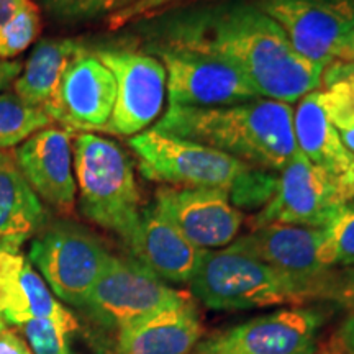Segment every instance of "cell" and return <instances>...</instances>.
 <instances>
[{
  "mask_svg": "<svg viewBox=\"0 0 354 354\" xmlns=\"http://www.w3.org/2000/svg\"><path fill=\"white\" fill-rule=\"evenodd\" d=\"M156 50H184L223 61L261 99L294 104L320 87L323 66L299 55L284 32L251 0L197 3L149 21Z\"/></svg>",
  "mask_w": 354,
  "mask_h": 354,
  "instance_id": "1",
  "label": "cell"
},
{
  "mask_svg": "<svg viewBox=\"0 0 354 354\" xmlns=\"http://www.w3.org/2000/svg\"><path fill=\"white\" fill-rule=\"evenodd\" d=\"M153 130L196 141L254 169L281 172L299 154L289 104L254 99L227 107L169 105Z\"/></svg>",
  "mask_w": 354,
  "mask_h": 354,
  "instance_id": "2",
  "label": "cell"
},
{
  "mask_svg": "<svg viewBox=\"0 0 354 354\" xmlns=\"http://www.w3.org/2000/svg\"><path fill=\"white\" fill-rule=\"evenodd\" d=\"M73 167L81 214L127 246L143 209L131 158L117 141L77 133L73 136Z\"/></svg>",
  "mask_w": 354,
  "mask_h": 354,
  "instance_id": "3",
  "label": "cell"
},
{
  "mask_svg": "<svg viewBox=\"0 0 354 354\" xmlns=\"http://www.w3.org/2000/svg\"><path fill=\"white\" fill-rule=\"evenodd\" d=\"M189 286L210 310H256L313 300L312 292L295 279L228 246L207 251Z\"/></svg>",
  "mask_w": 354,
  "mask_h": 354,
  "instance_id": "4",
  "label": "cell"
},
{
  "mask_svg": "<svg viewBox=\"0 0 354 354\" xmlns=\"http://www.w3.org/2000/svg\"><path fill=\"white\" fill-rule=\"evenodd\" d=\"M128 143L143 176L169 187L220 189L230 196L254 169L210 146L162 135L153 128L131 136Z\"/></svg>",
  "mask_w": 354,
  "mask_h": 354,
  "instance_id": "5",
  "label": "cell"
},
{
  "mask_svg": "<svg viewBox=\"0 0 354 354\" xmlns=\"http://www.w3.org/2000/svg\"><path fill=\"white\" fill-rule=\"evenodd\" d=\"M112 253L99 236L69 220L48 223L30 245L28 259L57 299L82 308Z\"/></svg>",
  "mask_w": 354,
  "mask_h": 354,
  "instance_id": "6",
  "label": "cell"
},
{
  "mask_svg": "<svg viewBox=\"0 0 354 354\" xmlns=\"http://www.w3.org/2000/svg\"><path fill=\"white\" fill-rule=\"evenodd\" d=\"M189 299L136 259L110 258L84 310L105 328L120 331L131 323Z\"/></svg>",
  "mask_w": 354,
  "mask_h": 354,
  "instance_id": "7",
  "label": "cell"
},
{
  "mask_svg": "<svg viewBox=\"0 0 354 354\" xmlns=\"http://www.w3.org/2000/svg\"><path fill=\"white\" fill-rule=\"evenodd\" d=\"M322 230L271 223L238 236L228 248L253 256L312 292L313 299L333 300L338 272L322 264Z\"/></svg>",
  "mask_w": 354,
  "mask_h": 354,
  "instance_id": "8",
  "label": "cell"
},
{
  "mask_svg": "<svg viewBox=\"0 0 354 354\" xmlns=\"http://www.w3.org/2000/svg\"><path fill=\"white\" fill-rule=\"evenodd\" d=\"M117 84L112 117L105 133L135 136L158 120L165 105L167 74L156 56L133 50H97Z\"/></svg>",
  "mask_w": 354,
  "mask_h": 354,
  "instance_id": "9",
  "label": "cell"
},
{
  "mask_svg": "<svg viewBox=\"0 0 354 354\" xmlns=\"http://www.w3.org/2000/svg\"><path fill=\"white\" fill-rule=\"evenodd\" d=\"M328 312L322 307L279 308L205 339L221 354H317Z\"/></svg>",
  "mask_w": 354,
  "mask_h": 354,
  "instance_id": "10",
  "label": "cell"
},
{
  "mask_svg": "<svg viewBox=\"0 0 354 354\" xmlns=\"http://www.w3.org/2000/svg\"><path fill=\"white\" fill-rule=\"evenodd\" d=\"M117 84L94 51L82 48L71 59L44 112L69 133L105 131L112 117Z\"/></svg>",
  "mask_w": 354,
  "mask_h": 354,
  "instance_id": "11",
  "label": "cell"
},
{
  "mask_svg": "<svg viewBox=\"0 0 354 354\" xmlns=\"http://www.w3.org/2000/svg\"><path fill=\"white\" fill-rule=\"evenodd\" d=\"M344 201L338 177L297 154L277 172L276 190L254 218V228L271 223L323 228Z\"/></svg>",
  "mask_w": 354,
  "mask_h": 354,
  "instance_id": "12",
  "label": "cell"
},
{
  "mask_svg": "<svg viewBox=\"0 0 354 354\" xmlns=\"http://www.w3.org/2000/svg\"><path fill=\"white\" fill-rule=\"evenodd\" d=\"M299 55L325 68L354 28V0H251Z\"/></svg>",
  "mask_w": 354,
  "mask_h": 354,
  "instance_id": "13",
  "label": "cell"
},
{
  "mask_svg": "<svg viewBox=\"0 0 354 354\" xmlns=\"http://www.w3.org/2000/svg\"><path fill=\"white\" fill-rule=\"evenodd\" d=\"M167 74L169 105L180 107H227L259 99L240 71L201 53L156 50Z\"/></svg>",
  "mask_w": 354,
  "mask_h": 354,
  "instance_id": "14",
  "label": "cell"
},
{
  "mask_svg": "<svg viewBox=\"0 0 354 354\" xmlns=\"http://www.w3.org/2000/svg\"><path fill=\"white\" fill-rule=\"evenodd\" d=\"M151 203L185 240L205 251L232 245L245 220L228 192L220 189L165 185Z\"/></svg>",
  "mask_w": 354,
  "mask_h": 354,
  "instance_id": "15",
  "label": "cell"
},
{
  "mask_svg": "<svg viewBox=\"0 0 354 354\" xmlns=\"http://www.w3.org/2000/svg\"><path fill=\"white\" fill-rule=\"evenodd\" d=\"M13 161L33 192L63 215L76 205L73 167V133L57 127L43 128L17 146Z\"/></svg>",
  "mask_w": 354,
  "mask_h": 354,
  "instance_id": "16",
  "label": "cell"
},
{
  "mask_svg": "<svg viewBox=\"0 0 354 354\" xmlns=\"http://www.w3.org/2000/svg\"><path fill=\"white\" fill-rule=\"evenodd\" d=\"M131 258L165 282L187 284L201 268L207 251L194 246L153 203L141 209L138 228L127 245Z\"/></svg>",
  "mask_w": 354,
  "mask_h": 354,
  "instance_id": "17",
  "label": "cell"
},
{
  "mask_svg": "<svg viewBox=\"0 0 354 354\" xmlns=\"http://www.w3.org/2000/svg\"><path fill=\"white\" fill-rule=\"evenodd\" d=\"M0 318L12 325L44 318L59 323L69 333L79 326L20 251L0 250Z\"/></svg>",
  "mask_w": 354,
  "mask_h": 354,
  "instance_id": "18",
  "label": "cell"
},
{
  "mask_svg": "<svg viewBox=\"0 0 354 354\" xmlns=\"http://www.w3.org/2000/svg\"><path fill=\"white\" fill-rule=\"evenodd\" d=\"M201 335V318L189 297L122 328L117 354H192Z\"/></svg>",
  "mask_w": 354,
  "mask_h": 354,
  "instance_id": "19",
  "label": "cell"
},
{
  "mask_svg": "<svg viewBox=\"0 0 354 354\" xmlns=\"http://www.w3.org/2000/svg\"><path fill=\"white\" fill-rule=\"evenodd\" d=\"M48 225V212L17 167L13 156L0 165V250L20 251Z\"/></svg>",
  "mask_w": 354,
  "mask_h": 354,
  "instance_id": "20",
  "label": "cell"
},
{
  "mask_svg": "<svg viewBox=\"0 0 354 354\" xmlns=\"http://www.w3.org/2000/svg\"><path fill=\"white\" fill-rule=\"evenodd\" d=\"M294 136L299 153L331 176L339 177L353 162L354 156L344 148L338 130L322 107L318 91L310 92L297 102Z\"/></svg>",
  "mask_w": 354,
  "mask_h": 354,
  "instance_id": "21",
  "label": "cell"
},
{
  "mask_svg": "<svg viewBox=\"0 0 354 354\" xmlns=\"http://www.w3.org/2000/svg\"><path fill=\"white\" fill-rule=\"evenodd\" d=\"M84 48L73 38H44L35 44L32 55L13 82V92L35 107H48L63 73L74 56Z\"/></svg>",
  "mask_w": 354,
  "mask_h": 354,
  "instance_id": "22",
  "label": "cell"
},
{
  "mask_svg": "<svg viewBox=\"0 0 354 354\" xmlns=\"http://www.w3.org/2000/svg\"><path fill=\"white\" fill-rule=\"evenodd\" d=\"M318 99L336 130L354 125V63L333 59L326 64Z\"/></svg>",
  "mask_w": 354,
  "mask_h": 354,
  "instance_id": "23",
  "label": "cell"
},
{
  "mask_svg": "<svg viewBox=\"0 0 354 354\" xmlns=\"http://www.w3.org/2000/svg\"><path fill=\"white\" fill-rule=\"evenodd\" d=\"M48 127H53V122L41 107L20 99L13 91L0 94V151L17 148Z\"/></svg>",
  "mask_w": 354,
  "mask_h": 354,
  "instance_id": "24",
  "label": "cell"
},
{
  "mask_svg": "<svg viewBox=\"0 0 354 354\" xmlns=\"http://www.w3.org/2000/svg\"><path fill=\"white\" fill-rule=\"evenodd\" d=\"M320 230L322 264L328 269L354 268V198L344 202Z\"/></svg>",
  "mask_w": 354,
  "mask_h": 354,
  "instance_id": "25",
  "label": "cell"
},
{
  "mask_svg": "<svg viewBox=\"0 0 354 354\" xmlns=\"http://www.w3.org/2000/svg\"><path fill=\"white\" fill-rule=\"evenodd\" d=\"M39 32L41 17L39 8L32 0V3L21 8L6 25L0 26V59H15L37 41Z\"/></svg>",
  "mask_w": 354,
  "mask_h": 354,
  "instance_id": "26",
  "label": "cell"
},
{
  "mask_svg": "<svg viewBox=\"0 0 354 354\" xmlns=\"http://www.w3.org/2000/svg\"><path fill=\"white\" fill-rule=\"evenodd\" d=\"M35 6L41 8L55 20L76 24L112 15L130 0H33Z\"/></svg>",
  "mask_w": 354,
  "mask_h": 354,
  "instance_id": "27",
  "label": "cell"
},
{
  "mask_svg": "<svg viewBox=\"0 0 354 354\" xmlns=\"http://www.w3.org/2000/svg\"><path fill=\"white\" fill-rule=\"evenodd\" d=\"M21 326L35 354H76L69 346V331L59 323L38 318L26 322Z\"/></svg>",
  "mask_w": 354,
  "mask_h": 354,
  "instance_id": "28",
  "label": "cell"
},
{
  "mask_svg": "<svg viewBox=\"0 0 354 354\" xmlns=\"http://www.w3.org/2000/svg\"><path fill=\"white\" fill-rule=\"evenodd\" d=\"M333 300L354 313V268H349L344 272H338Z\"/></svg>",
  "mask_w": 354,
  "mask_h": 354,
  "instance_id": "29",
  "label": "cell"
},
{
  "mask_svg": "<svg viewBox=\"0 0 354 354\" xmlns=\"http://www.w3.org/2000/svg\"><path fill=\"white\" fill-rule=\"evenodd\" d=\"M335 348L344 354H354V313H349L336 330Z\"/></svg>",
  "mask_w": 354,
  "mask_h": 354,
  "instance_id": "30",
  "label": "cell"
},
{
  "mask_svg": "<svg viewBox=\"0 0 354 354\" xmlns=\"http://www.w3.org/2000/svg\"><path fill=\"white\" fill-rule=\"evenodd\" d=\"M0 354H33L15 331L0 330Z\"/></svg>",
  "mask_w": 354,
  "mask_h": 354,
  "instance_id": "31",
  "label": "cell"
},
{
  "mask_svg": "<svg viewBox=\"0 0 354 354\" xmlns=\"http://www.w3.org/2000/svg\"><path fill=\"white\" fill-rule=\"evenodd\" d=\"M21 68H24V64L17 59H0V94L6 92L15 82V79L20 76Z\"/></svg>",
  "mask_w": 354,
  "mask_h": 354,
  "instance_id": "32",
  "label": "cell"
},
{
  "mask_svg": "<svg viewBox=\"0 0 354 354\" xmlns=\"http://www.w3.org/2000/svg\"><path fill=\"white\" fill-rule=\"evenodd\" d=\"M28 3H32V0H0V26L6 25Z\"/></svg>",
  "mask_w": 354,
  "mask_h": 354,
  "instance_id": "33",
  "label": "cell"
},
{
  "mask_svg": "<svg viewBox=\"0 0 354 354\" xmlns=\"http://www.w3.org/2000/svg\"><path fill=\"white\" fill-rule=\"evenodd\" d=\"M338 185L339 189H342L344 201L348 202L351 201V198H354V159L351 165H349L348 169L338 177Z\"/></svg>",
  "mask_w": 354,
  "mask_h": 354,
  "instance_id": "34",
  "label": "cell"
},
{
  "mask_svg": "<svg viewBox=\"0 0 354 354\" xmlns=\"http://www.w3.org/2000/svg\"><path fill=\"white\" fill-rule=\"evenodd\" d=\"M335 59L354 63V28L344 37L343 41L339 43L338 50H336Z\"/></svg>",
  "mask_w": 354,
  "mask_h": 354,
  "instance_id": "35",
  "label": "cell"
},
{
  "mask_svg": "<svg viewBox=\"0 0 354 354\" xmlns=\"http://www.w3.org/2000/svg\"><path fill=\"white\" fill-rule=\"evenodd\" d=\"M338 135L339 138H342V143L344 145V148H346L348 151L354 156V125L338 130Z\"/></svg>",
  "mask_w": 354,
  "mask_h": 354,
  "instance_id": "36",
  "label": "cell"
},
{
  "mask_svg": "<svg viewBox=\"0 0 354 354\" xmlns=\"http://www.w3.org/2000/svg\"><path fill=\"white\" fill-rule=\"evenodd\" d=\"M192 354H221V353H218L216 349L212 348L207 342H202V343L197 344V348L194 349Z\"/></svg>",
  "mask_w": 354,
  "mask_h": 354,
  "instance_id": "37",
  "label": "cell"
},
{
  "mask_svg": "<svg viewBox=\"0 0 354 354\" xmlns=\"http://www.w3.org/2000/svg\"><path fill=\"white\" fill-rule=\"evenodd\" d=\"M8 156H10V154H7L6 151H0V165H2V162L6 161V159H7Z\"/></svg>",
  "mask_w": 354,
  "mask_h": 354,
  "instance_id": "38",
  "label": "cell"
},
{
  "mask_svg": "<svg viewBox=\"0 0 354 354\" xmlns=\"http://www.w3.org/2000/svg\"><path fill=\"white\" fill-rule=\"evenodd\" d=\"M322 354H344V353H342L339 351V349H331V351H325V353H322Z\"/></svg>",
  "mask_w": 354,
  "mask_h": 354,
  "instance_id": "39",
  "label": "cell"
},
{
  "mask_svg": "<svg viewBox=\"0 0 354 354\" xmlns=\"http://www.w3.org/2000/svg\"><path fill=\"white\" fill-rule=\"evenodd\" d=\"M3 328V322H2V318H0V330Z\"/></svg>",
  "mask_w": 354,
  "mask_h": 354,
  "instance_id": "40",
  "label": "cell"
}]
</instances>
